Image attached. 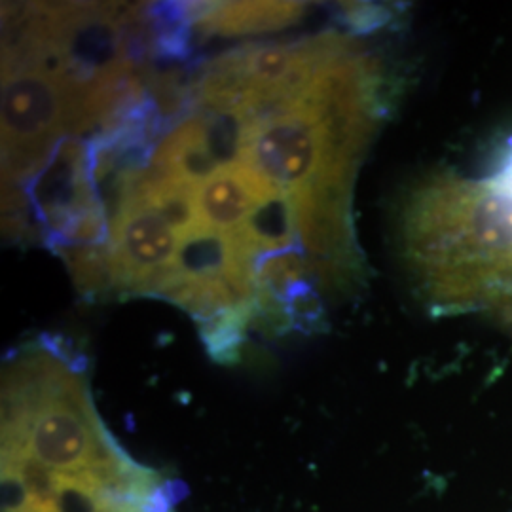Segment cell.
I'll list each match as a JSON object with an SVG mask.
<instances>
[{"label":"cell","mask_w":512,"mask_h":512,"mask_svg":"<svg viewBox=\"0 0 512 512\" xmlns=\"http://www.w3.org/2000/svg\"><path fill=\"white\" fill-rule=\"evenodd\" d=\"M2 486L6 497H76L101 512H154L164 488L110 437L82 376L44 348L4 372Z\"/></svg>","instance_id":"obj_1"},{"label":"cell","mask_w":512,"mask_h":512,"mask_svg":"<svg viewBox=\"0 0 512 512\" xmlns=\"http://www.w3.org/2000/svg\"><path fill=\"white\" fill-rule=\"evenodd\" d=\"M404 264L439 313H480L512 334V145L486 177L435 175L401 220Z\"/></svg>","instance_id":"obj_2"},{"label":"cell","mask_w":512,"mask_h":512,"mask_svg":"<svg viewBox=\"0 0 512 512\" xmlns=\"http://www.w3.org/2000/svg\"><path fill=\"white\" fill-rule=\"evenodd\" d=\"M4 183L37 177L67 133L65 86L37 67L8 65L2 73Z\"/></svg>","instance_id":"obj_3"},{"label":"cell","mask_w":512,"mask_h":512,"mask_svg":"<svg viewBox=\"0 0 512 512\" xmlns=\"http://www.w3.org/2000/svg\"><path fill=\"white\" fill-rule=\"evenodd\" d=\"M181 241L154 209L120 198L109 219L112 283L131 294L164 296L177 279Z\"/></svg>","instance_id":"obj_4"},{"label":"cell","mask_w":512,"mask_h":512,"mask_svg":"<svg viewBox=\"0 0 512 512\" xmlns=\"http://www.w3.org/2000/svg\"><path fill=\"white\" fill-rule=\"evenodd\" d=\"M275 186L249 165H224L205 181L196 184V205L205 230L232 236L245 226L256 205L274 196Z\"/></svg>","instance_id":"obj_5"},{"label":"cell","mask_w":512,"mask_h":512,"mask_svg":"<svg viewBox=\"0 0 512 512\" xmlns=\"http://www.w3.org/2000/svg\"><path fill=\"white\" fill-rule=\"evenodd\" d=\"M148 165L165 179L192 184L202 183L224 167L211 145L205 116H192L181 122L158 145Z\"/></svg>","instance_id":"obj_6"},{"label":"cell","mask_w":512,"mask_h":512,"mask_svg":"<svg viewBox=\"0 0 512 512\" xmlns=\"http://www.w3.org/2000/svg\"><path fill=\"white\" fill-rule=\"evenodd\" d=\"M302 10V4L294 2H224L190 4L181 8V14L184 23H198L207 33L247 35L285 27L298 19Z\"/></svg>","instance_id":"obj_7"},{"label":"cell","mask_w":512,"mask_h":512,"mask_svg":"<svg viewBox=\"0 0 512 512\" xmlns=\"http://www.w3.org/2000/svg\"><path fill=\"white\" fill-rule=\"evenodd\" d=\"M241 245H245L258 258L266 253L291 249L296 232V215L291 196L277 192L262 200L245 222V226L232 234Z\"/></svg>","instance_id":"obj_8"},{"label":"cell","mask_w":512,"mask_h":512,"mask_svg":"<svg viewBox=\"0 0 512 512\" xmlns=\"http://www.w3.org/2000/svg\"><path fill=\"white\" fill-rule=\"evenodd\" d=\"M57 251L69 264V270L80 293L90 296L114 287L109 243L97 247H63Z\"/></svg>","instance_id":"obj_9"}]
</instances>
